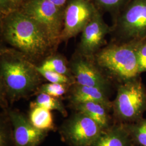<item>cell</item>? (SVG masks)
I'll list each match as a JSON object with an SVG mask.
<instances>
[{
    "label": "cell",
    "mask_w": 146,
    "mask_h": 146,
    "mask_svg": "<svg viewBox=\"0 0 146 146\" xmlns=\"http://www.w3.org/2000/svg\"><path fill=\"white\" fill-rule=\"evenodd\" d=\"M3 39L31 61L47 57L54 46L36 22L21 9L2 16Z\"/></svg>",
    "instance_id": "obj_1"
},
{
    "label": "cell",
    "mask_w": 146,
    "mask_h": 146,
    "mask_svg": "<svg viewBox=\"0 0 146 146\" xmlns=\"http://www.w3.org/2000/svg\"><path fill=\"white\" fill-rule=\"evenodd\" d=\"M0 73L2 91L11 102L25 98L38 89L42 77L36 66L15 49L1 50Z\"/></svg>",
    "instance_id": "obj_2"
},
{
    "label": "cell",
    "mask_w": 146,
    "mask_h": 146,
    "mask_svg": "<svg viewBox=\"0 0 146 146\" xmlns=\"http://www.w3.org/2000/svg\"><path fill=\"white\" fill-rule=\"evenodd\" d=\"M138 42H113L92 57L98 67L110 77L123 83L140 76L137 55Z\"/></svg>",
    "instance_id": "obj_3"
},
{
    "label": "cell",
    "mask_w": 146,
    "mask_h": 146,
    "mask_svg": "<svg viewBox=\"0 0 146 146\" xmlns=\"http://www.w3.org/2000/svg\"><path fill=\"white\" fill-rule=\"evenodd\" d=\"M112 108L117 117L127 123L142 119L146 110V89L140 76L121 83Z\"/></svg>",
    "instance_id": "obj_4"
},
{
    "label": "cell",
    "mask_w": 146,
    "mask_h": 146,
    "mask_svg": "<svg viewBox=\"0 0 146 146\" xmlns=\"http://www.w3.org/2000/svg\"><path fill=\"white\" fill-rule=\"evenodd\" d=\"M64 7L50 0H28L20 9L36 22L55 47L61 41Z\"/></svg>",
    "instance_id": "obj_5"
},
{
    "label": "cell",
    "mask_w": 146,
    "mask_h": 146,
    "mask_svg": "<svg viewBox=\"0 0 146 146\" xmlns=\"http://www.w3.org/2000/svg\"><path fill=\"white\" fill-rule=\"evenodd\" d=\"M111 32L115 35V42L146 40V0H132L115 19Z\"/></svg>",
    "instance_id": "obj_6"
},
{
    "label": "cell",
    "mask_w": 146,
    "mask_h": 146,
    "mask_svg": "<svg viewBox=\"0 0 146 146\" xmlns=\"http://www.w3.org/2000/svg\"><path fill=\"white\" fill-rule=\"evenodd\" d=\"M97 10L92 0H68L64 7L61 41L82 33Z\"/></svg>",
    "instance_id": "obj_7"
},
{
    "label": "cell",
    "mask_w": 146,
    "mask_h": 146,
    "mask_svg": "<svg viewBox=\"0 0 146 146\" xmlns=\"http://www.w3.org/2000/svg\"><path fill=\"white\" fill-rule=\"evenodd\" d=\"M99 125L87 115L78 111L63 125V137L72 146H91L101 133Z\"/></svg>",
    "instance_id": "obj_8"
},
{
    "label": "cell",
    "mask_w": 146,
    "mask_h": 146,
    "mask_svg": "<svg viewBox=\"0 0 146 146\" xmlns=\"http://www.w3.org/2000/svg\"><path fill=\"white\" fill-rule=\"evenodd\" d=\"M111 31L104 20L102 12L98 9L84 28L79 45L80 54L92 58L99 51L105 42V37Z\"/></svg>",
    "instance_id": "obj_9"
},
{
    "label": "cell",
    "mask_w": 146,
    "mask_h": 146,
    "mask_svg": "<svg viewBox=\"0 0 146 146\" xmlns=\"http://www.w3.org/2000/svg\"><path fill=\"white\" fill-rule=\"evenodd\" d=\"M80 54L74 58L70 68L76 84L101 89L107 92L110 82L94 60Z\"/></svg>",
    "instance_id": "obj_10"
},
{
    "label": "cell",
    "mask_w": 146,
    "mask_h": 146,
    "mask_svg": "<svg viewBox=\"0 0 146 146\" xmlns=\"http://www.w3.org/2000/svg\"><path fill=\"white\" fill-rule=\"evenodd\" d=\"M9 117L13 126L15 146H37L44 140L47 131L35 127L26 116L16 110H10Z\"/></svg>",
    "instance_id": "obj_11"
},
{
    "label": "cell",
    "mask_w": 146,
    "mask_h": 146,
    "mask_svg": "<svg viewBox=\"0 0 146 146\" xmlns=\"http://www.w3.org/2000/svg\"><path fill=\"white\" fill-rule=\"evenodd\" d=\"M70 100L73 104L94 102L104 105L109 110L113 108V102L110 101L106 92L93 87L75 84L71 92Z\"/></svg>",
    "instance_id": "obj_12"
},
{
    "label": "cell",
    "mask_w": 146,
    "mask_h": 146,
    "mask_svg": "<svg viewBox=\"0 0 146 146\" xmlns=\"http://www.w3.org/2000/svg\"><path fill=\"white\" fill-rule=\"evenodd\" d=\"M91 146H133L125 123L102 130Z\"/></svg>",
    "instance_id": "obj_13"
},
{
    "label": "cell",
    "mask_w": 146,
    "mask_h": 146,
    "mask_svg": "<svg viewBox=\"0 0 146 146\" xmlns=\"http://www.w3.org/2000/svg\"><path fill=\"white\" fill-rule=\"evenodd\" d=\"M78 111L87 115L96 122L102 130L108 128L110 119L108 109L104 105L98 102H88L73 104Z\"/></svg>",
    "instance_id": "obj_14"
},
{
    "label": "cell",
    "mask_w": 146,
    "mask_h": 146,
    "mask_svg": "<svg viewBox=\"0 0 146 146\" xmlns=\"http://www.w3.org/2000/svg\"><path fill=\"white\" fill-rule=\"evenodd\" d=\"M31 108L29 119L33 125L42 131L54 130L55 125L51 110L37 106Z\"/></svg>",
    "instance_id": "obj_15"
},
{
    "label": "cell",
    "mask_w": 146,
    "mask_h": 146,
    "mask_svg": "<svg viewBox=\"0 0 146 146\" xmlns=\"http://www.w3.org/2000/svg\"><path fill=\"white\" fill-rule=\"evenodd\" d=\"M133 146H146V119L125 123Z\"/></svg>",
    "instance_id": "obj_16"
},
{
    "label": "cell",
    "mask_w": 146,
    "mask_h": 146,
    "mask_svg": "<svg viewBox=\"0 0 146 146\" xmlns=\"http://www.w3.org/2000/svg\"><path fill=\"white\" fill-rule=\"evenodd\" d=\"M35 106L41 107L50 110H58L64 116L67 115L66 110L58 98L52 97L48 94L38 93L36 98L31 104V107Z\"/></svg>",
    "instance_id": "obj_17"
},
{
    "label": "cell",
    "mask_w": 146,
    "mask_h": 146,
    "mask_svg": "<svg viewBox=\"0 0 146 146\" xmlns=\"http://www.w3.org/2000/svg\"><path fill=\"white\" fill-rule=\"evenodd\" d=\"M38 67L43 70L55 72L73 78L70 68L68 67L66 59L60 55L49 56Z\"/></svg>",
    "instance_id": "obj_18"
},
{
    "label": "cell",
    "mask_w": 146,
    "mask_h": 146,
    "mask_svg": "<svg viewBox=\"0 0 146 146\" xmlns=\"http://www.w3.org/2000/svg\"><path fill=\"white\" fill-rule=\"evenodd\" d=\"M132 0H92L101 12H108L114 20Z\"/></svg>",
    "instance_id": "obj_19"
},
{
    "label": "cell",
    "mask_w": 146,
    "mask_h": 146,
    "mask_svg": "<svg viewBox=\"0 0 146 146\" xmlns=\"http://www.w3.org/2000/svg\"><path fill=\"white\" fill-rule=\"evenodd\" d=\"M68 84L51 83L43 84L38 88V93H44L52 97L59 98L65 94L68 89Z\"/></svg>",
    "instance_id": "obj_20"
},
{
    "label": "cell",
    "mask_w": 146,
    "mask_h": 146,
    "mask_svg": "<svg viewBox=\"0 0 146 146\" xmlns=\"http://www.w3.org/2000/svg\"><path fill=\"white\" fill-rule=\"evenodd\" d=\"M37 71L40 74L43 78L51 83L68 84H71L73 82V78L69 77L67 75L60 73L50 70H43L36 66Z\"/></svg>",
    "instance_id": "obj_21"
},
{
    "label": "cell",
    "mask_w": 146,
    "mask_h": 146,
    "mask_svg": "<svg viewBox=\"0 0 146 146\" xmlns=\"http://www.w3.org/2000/svg\"><path fill=\"white\" fill-rule=\"evenodd\" d=\"M136 50L140 73L146 72V40L137 42Z\"/></svg>",
    "instance_id": "obj_22"
},
{
    "label": "cell",
    "mask_w": 146,
    "mask_h": 146,
    "mask_svg": "<svg viewBox=\"0 0 146 146\" xmlns=\"http://www.w3.org/2000/svg\"><path fill=\"white\" fill-rule=\"evenodd\" d=\"M0 2L1 13L3 16L19 9L24 3V0H0Z\"/></svg>",
    "instance_id": "obj_23"
},
{
    "label": "cell",
    "mask_w": 146,
    "mask_h": 146,
    "mask_svg": "<svg viewBox=\"0 0 146 146\" xmlns=\"http://www.w3.org/2000/svg\"><path fill=\"white\" fill-rule=\"evenodd\" d=\"M4 123H1L0 127V146H9V136Z\"/></svg>",
    "instance_id": "obj_24"
},
{
    "label": "cell",
    "mask_w": 146,
    "mask_h": 146,
    "mask_svg": "<svg viewBox=\"0 0 146 146\" xmlns=\"http://www.w3.org/2000/svg\"><path fill=\"white\" fill-rule=\"evenodd\" d=\"M53 2L55 5H58V7H65V5L68 0H50Z\"/></svg>",
    "instance_id": "obj_25"
}]
</instances>
